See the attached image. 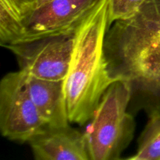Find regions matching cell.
<instances>
[{"mask_svg": "<svg viewBox=\"0 0 160 160\" xmlns=\"http://www.w3.org/2000/svg\"><path fill=\"white\" fill-rule=\"evenodd\" d=\"M104 52L111 78L160 98V0H145L134 16L114 22Z\"/></svg>", "mask_w": 160, "mask_h": 160, "instance_id": "cell-1", "label": "cell"}, {"mask_svg": "<svg viewBox=\"0 0 160 160\" xmlns=\"http://www.w3.org/2000/svg\"><path fill=\"white\" fill-rule=\"evenodd\" d=\"M110 0H99L75 31L74 46L64 81L70 123L84 125L93 117L111 78L104 45L109 30Z\"/></svg>", "mask_w": 160, "mask_h": 160, "instance_id": "cell-2", "label": "cell"}, {"mask_svg": "<svg viewBox=\"0 0 160 160\" xmlns=\"http://www.w3.org/2000/svg\"><path fill=\"white\" fill-rule=\"evenodd\" d=\"M128 81L109 85L84 131L90 160H117L134 136L135 123L128 112L132 96Z\"/></svg>", "mask_w": 160, "mask_h": 160, "instance_id": "cell-3", "label": "cell"}, {"mask_svg": "<svg viewBox=\"0 0 160 160\" xmlns=\"http://www.w3.org/2000/svg\"><path fill=\"white\" fill-rule=\"evenodd\" d=\"M45 126L31 98L27 74L8 73L0 82V131L3 137L28 142Z\"/></svg>", "mask_w": 160, "mask_h": 160, "instance_id": "cell-4", "label": "cell"}, {"mask_svg": "<svg viewBox=\"0 0 160 160\" xmlns=\"http://www.w3.org/2000/svg\"><path fill=\"white\" fill-rule=\"evenodd\" d=\"M75 31L5 45L13 53L20 70L26 74L50 81L67 78L74 46Z\"/></svg>", "mask_w": 160, "mask_h": 160, "instance_id": "cell-5", "label": "cell"}, {"mask_svg": "<svg viewBox=\"0 0 160 160\" xmlns=\"http://www.w3.org/2000/svg\"><path fill=\"white\" fill-rule=\"evenodd\" d=\"M99 0H49L34 6L17 42L74 32Z\"/></svg>", "mask_w": 160, "mask_h": 160, "instance_id": "cell-6", "label": "cell"}, {"mask_svg": "<svg viewBox=\"0 0 160 160\" xmlns=\"http://www.w3.org/2000/svg\"><path fill=\"white\" fill-rule=\"evenodd\" d=\"M28 143L36 160H90L84 133L70 124L45 126Z\"/></svg>", "mask_w": 160, "mask_h": 160, "instance_id": "cell-7", "label": "cell"}, {"mask_svg": "<svg viewBox=\"0 0 160 160\" xmlns=\"http://www.w3.org/2000/svg\"><path fill=\"white\" fill-rule=\"evenodd\" d=\"M64 81H50L27 74L31 98L45 126L69 124Z\"/></svg>", "mask_w": 160, "mask_h": 160, "instance_id": "cell-8", "label": "cell"}, {"mask_svg": "<svg viewBox=\"0 0 160 160\" xmlns=\"http://www.w3.org/2000/svg\"><path fill=\"white\" fill-rule=\"evenodd\" d=\"M34 8V0H0V43H15L23 25Z\"/></svg>", "mask_w": 160, "mask_h": 160, "instance_id": "cell-9", "label": "cell"}, {"mask_svg": "<svg viewBox=\"0 0 160 160\" xmlns=\"http://www.w3.org/2000/svg\"><path fill=\"white\" fill-rule=\"evenodd\" d=\"M130 160H160V109H151L148 122L142 131L138 148Z\"/></svg>", "mask_w": 160, "mask_h": 160, "instance_id": "cell-10", "label": "cell"}, {"mask_svg": "<svg viewBox=\"0 0 160 160\" xmlns=\"http://www.w3.org/2000/svg\"><path fill=\"white\" fill-rule=\"evenodd\" d=\"M145 0H110L109 25L115 21L126 20L134 16L140 9Z\"/></svg>", "mask_w": 160, "mask_h": 160, "instance_id": "cell-11", "label": "cell"}, {"mask_svg": "<svg viewBox=\"0 0 160 160\" xmlns=\"http://www.w3.org/2000/svg\"><path fill=\"white\" fill-rule=\"evenodd\" d=\"M49 0H34V6H38V5L42 4V3L45 2H48Z\"/></svg>", "mask_w": 160, "mask_h": 160, "instance_id": "cell-12", "label": "cell"}]
</instances>
